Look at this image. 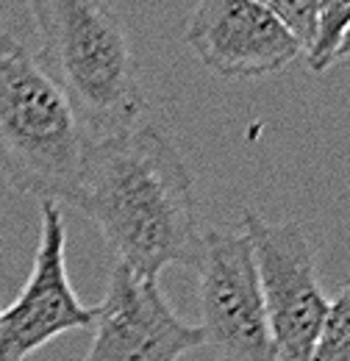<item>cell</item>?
I'll list each match as a JSON object with an SVG mask.
<instances>
[{
    "mask_svg": "<svg viewBox=\"0 0 350 361\" xmlns=\"http://www.w3.org/2000/svg\"><path fill=\"white\" fill-rule=\"evenodd\" d=\"M100 228L117 262L145 281L198 267L203 231L195 180L175 145L153 126L92 136L70 200Z\"/></svg>",
    "mask_w": 350,
    "mask_h": 361,
    "instance_id": "6da1fadb",
    "label": "cell"
},
{
    "mask_svg": "<svg viewBox=\"0 0 350 361\" xmlns=\"http://www.w3.org/2000/svg\"><path fill=\"white\" fill-rule=\"evenodd\" d=\"M42 39L37 61L89 136L126 131L145 106L128 31L103 0H25Z\"/></svg>",
    "mask_w": 350,
    "mask_h": 361,
    "instance_id": "7a4b0ae2",
    "label": "cell"
},
{
    "mask_svg": "<svg viewBox=\"0 0 350 361\" xmlns=\"http://www.w3.org/2000/svg\"><path fill=\"white\" fill-rule=\"evenodd\" d=\"M89 131L61 87L14 34H0V176L40 203H70Z\"/></svg>",
    "mask_w": 350,
    "mask_h": 361,
    "instance_id": "3957f363",
    "label": "cell"
},
{
    "mask_svg": "<svg viewBox=\"0 0 350 361\" xmlns=\"http://www.w3.org/2000/svg\"><path fill=\"white\" fill-rule=\"evenodd\" d=\"M242 226L256 259L275 361H311L331 300L314 270L306 228L295 220L267 223L256 212H245Z\"/></svg>",
    "mask_w": 350,
    "mask_h": 361,
    "instance_id": "277c9868",
    "label": "cell"
},
{
    "mask_svg": "<svg viewBox=\"0 0 350 361\" xmlns=\"http://www.w3.org/2000/svg\"><path fill=\"white\" fill-rule=\"evenodd\" d=\"M195 270L203 345L222 361H275L248 233L206 231Z\"/></svg>",
    "mask_w": 350,
    "mask_h": 361,
    "instance_id": "5b68a950",
    "label": "cell"
},
{
    "mask_svg": "<svg viewBox=\"0 0 350 361\" xmlns=\"http://www.w3.org/2000/svg\"><path fill=\"white\" fill-rule=\"evenodd\" d=\"M92 328L84 361H178L203 348L200 328L175 314L159 281H145L120 262L100 306L92 309Z\"/></svg>",
    "mask_w": 350,
    "mask_h": 361,
    "instance_id": "8992f818",
    "label": "cell"
},
{
    "mask_svg": "<svg viewBox=\"0 0 350 361\" xmlns=\"http://www.w3.org/2000/svg\"><path fill=\"white\" fill-rule=\"evenodd\" d=\"M40 245L31 275L11 306L0 312V361H25L61 334L92 328V309L70 283L64 262V217L56 203H40Z\"/></svg>",
    "mask_w": 350,
    "mask_h": 361,
    "instance_id": "52a82bcc",
    "label": "cell"
},
{
    "mask_svg": "<svg viewBox=\"0 0 350 361\" xmlns=\"http://www.w3.org/2000/svg\"><path fill=\"white\" fill-rule=\"evenodd\" d=\"M186 42L222 78H262L281 73L301 42L259 0H200L186 20Z\"/></svg>",
    "mask_w": 350,
    "mask_h": 361,
    "instance_id": "ba28073f",
    "label": "cell"
},
{
    "mask_svg": "<svg viewBox=\"0 0 350 361\" xmlns=\"http://www.w3.org/2000/svg\"><path fill=\"white\" fill-rule=\"evenodd\" d=\"M350 28V0H320L317 11V37L306 53L308 67L314 73L328 70L337 61V47Z\"/></svg>",
    "mask_w": 350,
    "mask_h": 361,
    "instance_id": "9c48e42d",
    "label": "cell"
},
{
    "mask_svg": "<svg viewBox=\"0 0 350 361\" xmlns=\"http://www.w3.org/2000/svg\"><path fill=\"white\" fill-rule=\"evenodd\" d=\"M311 361H350V281L328 303Z\"/></svg>",
    "mask_w": 350,
    "mask_h": 361,
    "instance_id": "30bf717a",
    "label": "cell"
},
{
    "mask_svg": "<svg viewBox=\"0 0 350 361\" xmlns=\"http://www.w3.org/2000/svg\"><path fill=\"white\" fill-rule=\"evenodd\" d=\"M262 6H267L286 28L289 34L301 42L303 56H306L314 37H317V11H320V0H259Z\"/></svg>",
    "mask_w": 350,
    "mask_h": 361,
    "instance_id": "8fae6325",
    "label": "cell"
},
{
    "mask_svg": "<svg viewBox=\"0 0 350 361\" xmlns=\"http://www.w3.org/2000/svg\"><path fill=\"white\" fill-rule=\"evenodd\" d=\"M339 59H350V28H348V34L342 37L339 47H337V61H339Z\"/></svg>",
    "mask_w": 350,
    "mask_h": 361,
    "instance_id": "7c38bea8",
    "label": "cell"
}]
</instances>
